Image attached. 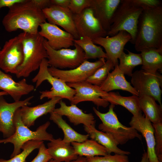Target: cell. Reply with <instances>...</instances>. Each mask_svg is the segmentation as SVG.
<instances>
[{
	"mask_svg": "<svg viewBox=\"0 0 162 162\" xmlns=\"http://www.w3.org/2000/svg\"><path fill=\"white\" fill-rule=\"evenodd\" d=\"M49 162H58L55 160H54L52 159L51 160H50Z\"/></svg>",
	"mask_w": 162,
	"mask_h": 162,
	"instance_id": "cell-46",
	"label": "cell"
},
{
	"mask_svg": "<svg viewBox=\"0 0 162 162\" xmlns=\"http://www.w3.org/2000/svg\"><path fill=\"white\" fill-rule=\"evenodd\" d=\"M70 87L74 89L75 94L70 101L71 104L76 105L85 101L92 102L98 107H106L109 103L101 97L108 95V92L102 90L99 86L92 84L87 81L74 83H67Z\"/></svg>",
	"mask_w": 162,
	"mask_h": 162,
	"instance_id": "cell-13",
	"label": "cell"
},
{
	"mask_svg": "<svg viewBox=\"0 0 162 162\" xmlns=\"http://www.w3.org/2000/svg\"><path fill=\"white\" fill-rule=\"evenodd\" d=\"M62 99L61 98H52L44 103L33 107L28 106L20 108L22 121L28 127L34 125L36 120L39 117L53 111L56 105Z\"/></svg>",
	"mask_w": 162,
	"mask_h": 162,
	"instance_id": "cell-22",
	"label": "cell"
},
{
	"mask_svg": "<svg viewBox=\"0 0 162 162\" xmlns=\"http://www.w3.org/2000/svg\"><path fill=\"white\" fill-rule=\"evenodd\" d=\"M70 0H50L51 5L68 8Z\"/></svg>",
	"mask_w": 162,
	"mask_h": 162,
	"instance_id": "cell-41",
	"label": "cell"
},
{
	"mask_svg": "<svg viewBox=\"0 0 162 162\" xmlns=\"http://www.w3.org/2000/svg\"><path fill=\"white\" fill-rule=\"evenodd\" d=\"M23 47L24 58L15 74L17 78L27 77L39 68L42 60L47 58V54L44 41L45 39L38 33L20 34Z\"/></svg>",
	"mask_w": 162,
	"mask_h": 162,
	"instance_id": "cell-3",
	"label": "cell"
},
{
	"mask_svg": "<svg viewBox=\"0 0 162 162\" xmlns=\"http://www.w3.org/2000/svg\"><path fill=\"white\" fill-rule=\"evenodd\" d=\"M42 11L49 23L61 26L72 35L75 39L79 38L73 20V14L68 8L51 4Z\"/></svg>",
	"mask_w": 162,
	"mask_h": 162,
	"instance_id": "cell-17",
	"label": "cell"
},
{
	"mask_svg": "<svg viewBox=\"0 0 162 162\" xmlns=\"http://www.w3.org/2000/svg\"><path fill=\"white\" fill-rule=\"evenodd\" d=\"M39 34L47 41L49 46L55 50L68 48L74 46V37L58 26L46 22L41 24Z\"/></svg>",
	"mask_w": 162,
	"mask_h": 162,
	"instance_id": "cell-16",
	"label": "cell"
},
{
	"mask_svg": "<svg viewBox=\"0 0 162 162\" xmlns=\"http://www.w3.org/2000/svg\"><path fill=\"white\" fill-rule=\"evenodd\" d=\"M91 2V0H70L68 8L73 14H77L90 7Z\"/></svg>",
	"mask_w": 162,
	"mask_h": 162,
	"instance_id": "cell-37",
	"label": "cell"
},
{
	"mask_svg": "<svg viewBox=\"0 0 162 162\" xmlns=\"http://www.w3.org/2000/svg\"><path fill=\"white\" fill-rule=\"evenodd\" d=\"M100 87L106 92L120 89L128 91L133 95H139L138 92L126 80L124 74L119 68L118 65L115 66L113 70L109 73L106 78Z\"/></svg>",
	"mask_w": 162,
	"mask_h": 162,
	"instance_id": "cell-23",
	"label": "cell"
},
{
	"mask_svg": "<svg viewBox=\"0 0 162 162\" xmlns=\"http://www.w3.org/2000/svg\"><path fill=\"white\" fill-rule=\"evenodd\" d=\"M44 141L32 140L26 142L22 146V151L8 160L0 158V162H26V159L34 149L38 148Z\"/></svg>",
	"mask_w": 162,
	"mask_h": 162,
	"instance_id": "cell-34",
	"label": "cell"
},
{
	"mask_svg": "<svg viewBox=\"0 0 162 162\" xmlns=\"http://www.w3.org/2000/svg\"><path fill=\"white\" fill-rule=\"evenodd\" d=\"M0 90L10 95L14 101H19L21 97L35 90V87L28 84L23 78L16 82L11 76L3 72L0 68Z\"/></svg>",
	"mask_w": 162,
	"mask_h": 162,
	"instance_id": "cell-20",
	"label": "cell"
},
{
	"mask_svg": "<svg viewBox=\"0 0 162 162\" xmlns=\"http://www.w3.org/2000/svg\"><path fill=\"white\" fill-rule=\"evenodd\" d=\"M114 67L113 63L107 60L102 66L88 78L86 81L92 84L100 86L106 78L110 71L113 70Z\"/></svg>",
	"mask_w": 162,
	"mask_h": 162,
	"instance_id": "cell-33",
	"label": "cell"
},
{
	"mask_svg": "<svg viewBox=\"0 0 162 162\" xmlns=\"http://www.w3.org/2000/svg\"><path fill=\"white\" fill-rule=\"evenodd\" d=\"M75 44L78 45L83 50L86 60L89 59L107 58L106 54L102 48L95 44L92 40L88 37H83L75 39Z\"/></svg>",
	"mask_w": 162,
	"mask_h": 162,
	"instance_id": "cell-31",
	"label": "cell"
},
{
	"mask_svg": "<svg viewBox=\"0 0 162 162\" xmlns=\"http://www.w3.org/2000/svg\"><path fill=\"white\" fill-rule=\"evenodd\" d=\"M155 138V152L158 160L162 162V122L152 124Z\"/></svg>",
	"mask_w": 162,
	"mask_h": 162,
	"instance_id": "cell-35",
	"label": "cell"
},
{
	"mask_svg": "<svg viewBox=\"0 0 162 162\" xmlns=\"http://www.w3.org/2000/svg\"><path fill=\"white\" fill-rule=\"evenodd\" d=\"M8 8L2 20V25L8 32L21 29L23 32L37 34L40 25L46 22L42 10L32 0H22Z\"/></svg>",
	"mask_w": 162,
	"mask_h": 162,
	"instance_id": "cell-1",
	"label": "cell"
},
{
	"mask_svg": "<svg viewBox=\"0 0 162 162\" xmlns=\"http://www.w3.org/2000/svg\"><path fill=\"white\" fill-rule=\"evenodd\" d=\"M49 66L47 59H43L40 66L38 72L32 80L33 82L36 83L35 90L46 80L52 86L50 90L40 92V99L45 98L51 99L56 97H59L62 99H67L70 102L75 94V90L68 86L62 80L52 76L48 71Z\"/></svg>",
	"mask_w": 162,
	"mask_h": 162,
	"instance_id": "cell-7",
	"label": "cell"
},
{
	"mask_svg": "<svg viewBox=\"0 0 162 162\" xmlns=\"http://www.w3.org/2000/svg\"><path fill=\"white\" fill-rule=\"evenodd\" d=\"M71 144L78 156L88 158L110 154L106 148L92 139L81 142H73Z\"/></svg>",
	"mask_w": 162,
	"mask_h": 162,
	"instance_id": "cell-29",
	"label": "cell"
},
{
	"mask_svg": "<svg viewBox=\"0 0 162 162\" xmlns=\"http://www.w3.org/2000/svg\"><path fill=\"white\" fill-rule=\"evenodd\" d=\"M44 44L47 54L48 62L50 67L59 69L76 68L86 60L85 53L82 48L74 43L73 50L63 48L55 50L48 44L45 39Z\"/></svg>",
	"mask_w": 162,
	"mask_h": 162,
	"instance_id": "cell-8",
	"label": "cell"
},
{
	"mask_svg": "<svg viewBox=\"0 0 162 162\" xmlns=\"http://www.w3.org/2000/svg\"><path fill=\"white\" fill-rule=\"evenodd\" d=\"M34 96H29L23 100L8 103L4 98L0 96V132L3 137L7 138L13 135L15 130L14 121L15 113L19 108L31 104V100Z\"/></svg>",
	"mask_w": 162,
	"mask_h": 162,
	"instance_id": "cell-14",
	"label": "cell"
},
{
	"mask_svg": "<svg viewBox=\"0 0 162 162\" xmlns=\"http://www.w3.org/2000/svg\"><path fill=\"white\" fill-rule=\"evenodd\" d=\"M86 158L82 156H78V158L75 160L67 162H86Z\"/></svg>",
	"mask_w": 162,
	"mask_h": 162,
	"instance_id": "cell-44",
	"label": "cell"
},
{
	"mask_svg": "<svg viewBox=\"0 0 162 162\" xmlns=\"http://www.w3.org/2000/svg\"><path fill=\"white\" fill-rule=\"evenodd\" d=\"M115 106V105L111 104L108 111L105 113L93 107L94 112L102 122L98 126L99 129L111 136L118 144H124L135 138L141 140L142 135L136 129L124 126L119 121L114 111Z\"/></svg>",
	"mask_w": 162,
	"mask_h": 162,
	"instance_id": "cell-6",
	"label": "cell"
},
{
	"mask_svg": "<svg viewBox=\"0 0 162 162\" xmlns=\"http://www.w3.org/2000/svg\"><path fill=\"white\" fill-rule=\"evenodd\" d=\"M105 62L104 58L99 59L94 62L86 60L73 69L63 70L50 67L48 70L52 76L62 80L66 83H76L86 81Z\"/></svg>",
	"mask_w": 162,
	"mask_h": 162,
	"instance_id": "cell-11",
	"label": "cell"
},
{
	"mask_svg": "<svg viewBox=\"0 0 162 162\" xmlns=\"http://www.w3.org/2000/svg\"><path fill=\"white\" fill-rule=\"evenodd\" d=\"M140 52L143 62L142 70L154 75L158 74V70L162 72V46L145 49Z\"/></svg>",
	"mask_w": 162,
	"mask_h": 162,
	"instance_id": "cell-26",
	"label": "cell"
},
{
	"mask_svg": "<svg viewBox=\"0 0 162 162\" xmlns=\"http://www.w3.org/2000/svg\"><path fill=\"white\" fill-rule=\"evenodd\" d=\"M59 104L60 107L55 108L53 112L62 116H65L74 125L82 124L87 126H95L96 120L92 113L84 112L75 104L68 106L62 99Z\"/></svg>",
	"mask_w": 162,
	"mask_h": 162,
	"instance_id": "cell-21",
	"label": "cell"
},
{
	"mask_svg": "<svg viewBox=\"0 0 162 162\" xmlns=\"http://www.w3.org/2000/svg\"><path fill=\"white\" fill-rule=\"evenodd\" d=\"M22 0H0V10L2 8H9L14 4L21 2Z\"/></svg>",
	"mask_w": 162,
	"mask_h": 162,
	"instance_id": "cell-42",
	"label": "cell"
},
{
	"mask_svg": "<svg viewBox=\"0 0 162 162\" xmlns=\"http://www.w3.org/2000/svg\"><path fill=\"white\" fill-rule=\"evenodd\" d=\"M129 124L130 127L140 133L145 139L149 162H160L155 153L154 129L151 122L141 112L137 115L133 116Z\"/></svg>",
	"mask_w": 162,
	"mask_h": 162,
	"instance_id": "cell-18",
	"label": "cell"
},
{
	"mask_svg": "<svg viewBox=\"0 0 162 162\" xmlns=\"http://www.w3.org/2000/svg\"><path fill=\"white\" fill-rule=\"evenodd\" d=\"M8 94L6 92L2 91L0 92V96L8 95Z\"/></svg>",
	"mask_w": 162,
	"mask_h": 162,
	"instance_id": "cell-45",
	"label": "cell"
},
{
	"mask_svg": "<svg viewBox=\"0 0 162 162\" xmlns=\"http://www.w3.org/2000/svg\"><path fill=\"white\" fill-rule=\"evenodd\" d=\"M73 20L79 38L86 37L93 40L107 36V32L94 16L90 7L79 14H73Z\"/></svg>",
	"mask_w": 162,
	"mask_h": 162,
	"instance_id": "cell-12",
	"label": "cell"
},
{
	"mask_svg": "<svg viewBox=\"0 0 162 162\" xmlns=\"http://www.w3.org/2000/svg\"><path fill=\"white\" fill-rule=\"evenodd\" d=\"M121 0H91L90 7L94 16L107 32L112 24L114 14Z\"/></svg>",
	"mask_w": 162,
	"mask_h": 162,
	"instance_id": "cell-19",
	"label": "cell"
},
{
	"mask_svg": "<svg viewBox=\"0 0 162 162\" xmlns=\"http://www.w3.org/2000/svg\"><path fill=\"white\" fill-rule=\"evenodd\" d=\"M50 119L62 130L64 135L62 139L64 141L70 143L81 142L88 139V134H83L76 131L63 119L62 116L54 112H50Z\"/></svg>",
	"mask_w": 162,
	"mask_h": 162,
	"instance_id": "cell-28",
	"label": "cell"
},
{
	"mask_svg": "<svg viewBox=\"0 0 162 162\" xmlns=\"http://www.w3.org/2000/svg\"><path fill=\"white\" fill-rule=\"evenodd\" d=\"M48 152L52 159L58 162H67L76 159L78 156L71 143L60 138L53 139L47 144Z\"/></svg>",
	"mask_w": 162,
	"mask_h": 162,
	"instance_id": "cell-24",
	"label": "cell"
},
{
	"mask_svg": "<svg viewBox=\"0 0 162 162\" xmlns=\"http://www.w3.org/2000/svg\"><path fill=\"white\" fill-rule=\"evenodd\" d=\"M35 4L40 9L49 7L51 5L50 0H32Z\"/></svg>",
	"mask_w": 162,
	"mask_h": 162,
	"instance_id": "cell-40",
	"label": "cell"
},
{
	"mask_svg": "<svg viewBox=\"0 0 162 162\" xmlns=\"http://www.w3.org/2000/svg\"><path fill=\"white\" fill-rule=\"evenodd\" d=\"M133 87L138 93V96H150L158 101L162 107L161 103L162 76L159 73L155 75L148 73L141 70H137L131 76Z\"/></svg>",
	"mask_w": 162,
	"mask_h": 162,
	"instance_id": "cell-9",
	"label": "cell"
},
{
	"mask_svg": "<svg viewBox=\"0 0 162 162\" xmlns=\"http://www.w3.org/2000/svg\"><path fill=\"white\" fill-rule=\"evenodd\" d=\"M136 6L143 10L151 9L162 5V2L159 0H132Z\"/></svg>",
	"mask_w": 162,
	"mask_h": 162,
	"instance_id": "cell-38",
	"label": "cell"
},
{
	"mask_svg": "<svg viewBox=\"0 0 162 162\" xmlns=\"http://www.w3.org/2000/svg\"><path fill=\"white\" fill-rule=\"evenodd\" d=\"M140 162H150L147 152L144 151Z\"/></svg>",
	"mask_w": 162,
	"mask_h": 162,
	"instance_id": "cell-43",
	"label": "cell"
},
{
	"mask_svg": "<svg viewBox=\"0 0 162 162\" xmlns=\"http://www.w3.org/2000/svg\"><path fill=\"white\" fill-rule=\"evenodd\" d=\"M104 100L114 105L122 106L136 116L142 112L139 104L138 97L133 95L129 97L121 96L118 92H110L106 96L101 97Z\"/></svg>",
	"mask_w": 162,
	"mask_h": 162,
	"instance_id": "cell-30",
	"label": "cell"
},
{
	"mask_svg": "<svg viewBox=\"0 0 162 162\" xmlns=\"http://www.w3.org/2000/svg\"><path fill=\"white\" fill-rule=\"evenodd\" d=\"M14 121L15 127L14 134L8 138L0 140V144L10 143L13 145L14 148L10 158L20 154L23 145L29 141L38 140L50 141L54 139L52 134L46 131L50 124L49 121L39 126L36 131H32L22 121L20 108L16 111Z\"/></svg>",
	"mask_w": 162,
	"mask_h": 162,
	"instance_id": "cell-4",
	"label": "cell"
},
{
	"mask_svg": "<svg viewBox=\"0 0 162 162\" xmlns=\"http://www.w3.org/2000/svg\"><path fill=\"white\" fill-rule=\"evenodd\" d=\"M84 130L89 135V137L106 148L109 154H111L112 152L115 154L126 155L130 154L129 152L122 150L118 148V145L119 144L111 136L98 130L95 126H84Z\"/></svg>",
	"mask_w": 162,
	"mask_h": 162,
	"instance_id": "cell-25",
	"label": "cell"
},
{
	"mask_svg": "<svg viewBox=\"0 0 162 162\" xmlns=\"http://www.w3.org/2000/svg\"><path fill=\"white\" fill-rule=\"evenodd\" d=\"M24 58L20 34L6 41L0 50V68L6 73L16 74Z\"/></svg>",
	"mask_w": 162,
	"mask_h": 162,
	"instance_id": "cell-10",
	"label": "cell"
},
{
	"mask_svg": "<svg viewBox=\"0 0 162 162\" xmlns=\"http://www.w3.org/2000/svg\"><path fill=\"white\" fill-rule=\"evenodd\" d=\"M127 50L128 54L123 52L120 56L118 67L124 74L131 76L134 68L138 65L142 64V60L140 54L134 53Z\"/></svg>",
	"mask_w": 162,
	"mask_h": 162,
	"instance_id": "cell-32",
	"label": "cell"
},
{
	"mask_svg": "<svg viewBox=\"0 0 162 162\" xmlns=\"http://www.w3.org/2000/svg\"><path fill=\"white\" fill-rule=\"evenodd\" d=\"M131 39V36L129 33L121 31L112 36L98 38L92 41L95 44L99 45L104 49L106 59L111 61L115 66L118 64V59L123 52L124 46Z\"/></svg>",
	"mask_w": 162,
	"mask_h": 162,
	"instance_id": "cell-15",
	"label": "cell"
},
{
	"mask_svg": "<svg viewBox=\"0 0 162 162\" xmlns=\"http://www.w3.org/2000/svg\"><path fill=\"white\" fill-rule=\"evenodd\" d=\"M142 11V9L135 4L132 0H121L114 14L107 35L112 36L120 31H124L130 34V42L134 44L138 19Z\"/></svg>",
	"mask_w": 162,
	"mask_h": 162,
	"instance_id": "cell-5",
	"label": "cell"
},
{
	"mask_svg": "<svg viewBox=\"0 0 162 162\" xmlns=\"http://www.w3.org/2000/svg\"><path fill=\"white\" fill-rule=\"evenodd\" d=\"M38 149V154L31 162H49L52 159L44 142Z\"/></svg>",
	"mask_w": 162,
	"mask_h": 162,
	"instance_id": "cell-39",
	"label": "cell"
},
{
	"mask_svg": "<svg viewBox=\"0 0 162 162\" xmlns=\"http://www.w3.org/2000/svg\"><path fill=\"white\" fill-rule=\"evenodd\" d=\"M86 162H129L126 155L115 154L87 158Z\"/></svg>",
	"mask_w": 162,
	"mask_h": 162,
	"instance_id": "cell-36",
	"label": "cell"
},
{
	"mask_svg": "<svg viewBox=\"0 0 162 162\" xmlns=\"http://www.w3.org/2000/svg\"><path fill=\"white\" fill-rule=\"evenodd\" d=\"M1 46H0V50H1Z\"/></svg>",
	"mask_w": 162,
	"mask_h": 162,
	"instance_id": "cell-47",
	"label": "cell"
},
{
	"mask_svg": "<svg viewBox=\"0 0 162 162\" xmlns=\"http://www.w3.org/2000/svg\"><path fill=\"white\" fill-rule=\"evenodd\" d=\"M140 109L153 124L162 122V107L150 96H138Z\"/></svg>",
	"mask_w": 162,
	"mask_h": 162,
	"instance_id": "cell-27",
	"label": "cell"
},
{
	"mask_svg": "<svg viewBox=\"0 0 162 162\" xmlns=\"http://www.w3.org/2000/svg\"><path fill=\"white\" fill-rule=\"evenodd\" d=\"M137 51L162 46V6L143 10L139 17L134 44Z\"/></svg>",
	"mask_w": 162,
	"mask_h": 162,
	"instance_id": "cell-2",
	"label": "cell"
}]
</instances>
